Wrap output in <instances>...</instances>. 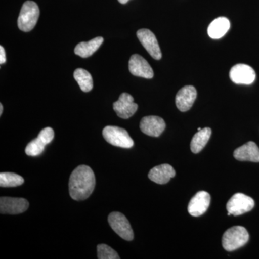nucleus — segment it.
Segmentation results:
<instances>
[{
	"mask_svg": "<svg viewBox=\"0 0 259 259\" xmlns=\"http://www.w3.org/2000/svg\"><path fill=\"white\" fill-rule=\"evenodd\" d=\"M175 175L176 171L175 168L171 165L164 163L153 168L148 173V178L158 185H165Z\"/></svg>",
	"mask_w": 259,
	"mask_h": 259,
	"instance_id": "16",
	"label": "nucleus"
},
{
	"mask_svg": "<svg viewBox=\"0 0 259 259\" xmlns=\"http://www.w3.org/2000/svg\"><path fill=\"white\" fill-rule=\"evenodd\" d=\"M95 185L96 180L93 169L86 165H81L75 168L70 177V196L74 200H85L93 194Z\"/></svg>",
	"mask_w": 259,
	"mask_h": 259,
	"instance_id": "1",
	"label": "nucleus"
},
{
	"mask_svg": "<svg viewBox=\"0 0 259 259\" xmlns=\"http://www.w3.org/2000/svg\"><path fill=\"white\" fill-rule=\"evenodd\" d=\"M235 158L240 161L259 162V148L253 141H249L233 153Z\"/></svg>",
	"mask_w": 259,
	"mask_h": 259,
	"instance_id": "17",
	"label": "nucleus"
},
{
	"mask_svg": "<svg viewBox=\"0 0 259 259\" xmlns=\"http://www.w3.org/2000/svg\"><path fill=\"white\" fill-rule=\"evenodd\" d=\"M255 76L254 69L247 64L235 65L230 71V78L237 84H251L254 82Z\"/></svg>",
	"mask_w": 259,
	"mask_h": 259,
	"instance_id": "8",
	"label": "nucleus"
},
{
	"mask_svg": "<svg viewBox=\"0 0 259 259\" xmlns=\"http://www.w3.org/2000/svg\"><path fill=\"white\" fill-rule=\"evenodd\" d=\"M97 258L99 259H120L115 250L106 244L97 245Z\"/></svg>",
	"mask_w": 259,
	"mask_h": 259,
	"instance_id": "23",
	"label": "nucleus"
},
{
	"mask_svg": "<svg viewBox=\"0 0 259 259\" xmlns=\"http://www.w3.org/2000/svg\"><path fill=\"white\" fill-rule=\"evenodd\" d=\"M140 128L147 136L158 137L166 128V123L163 118L158 116H146L141 120Z\"/></svg>",
	"mask_w": 259,
	"mask_h": 259,
	"instance_id": "13",
	"label": "nucleus"
},
{
	"mask_svg": "<svg viewBox=\"0 0 259 259\" xmlns=\"http://www.w3.org/2000/svg\"><path fill=\"white\" fill-rule=\"evenodd\" d=\"M54 139V131L51 127H46L42 129L36 139L30 141L26 148L25 153L29 156H40L47 145L51 144Z\"/></svg>",
	"mask_w": 259,
	"mask_h": 259,
	"instance_id": "7",
	"label": "nucleus"
},
{
	"mask_svg": "<svg viewBox=\"0 0 259 259\" xmlns=\"http://www.w3.org/2000/svg\"><path fill=\"white\" fill-rule=\"evenodd\" d=\"M40 15V10L35 2L26 1L20 10L18 20V28L23 32H29L35 28Z\"/></svg>",
	"mask_w": 259,
	"mask_h": 259,
	"instance_id": "3",
	"label": "nucleus"
},
{
	"mask_svg": "<svg viewBox=\"0 0 259 259\" xmlns=\"http://www.w3.org/2000/svg\"><path fill=\"white\" fill-rule=\"evenodd\" d=\"M108 223L112 229L122 239L131 241L134 240V233L127 218L122 213L113 212L108 216Z\"/></svg>",
	"mask_w": 259,
	"mask_h": 259,
	"instance_id": "5",
	"label": "nucleus"
},
{
	"mask_svg": "<svg viewBox=\"0 0 259 259\" xmlns=\"http://www.w3.org/2000/svg\"><path fill=\"white\" fill-rule=\"evenodd\" d=\"M211 197L204 191L197 192L191 199L188 205V212L194 217H198L207 212L210 204Z\"/></svg>",
	"mask_w": 259,
	"mask_h": 259,
	"instance_id": "14",
	"label": "nucleus"
},
{
	"mask_svg": "<svg viewBox=\"0 0 259 259\" xmlns=\"http://www.w3.org/2000/svg\"><path fill=\"white\" fill-rule=\"evenodd\" d=\"M29 207L28 200L24 198L3 197L0 198V212L1 214H21Z\"/></svg>",
	"mask_w": 259,
	"mask_h": 259,
	"instance_id": "12",
	"label": "nucleus"
},
{
	"mask_svg": "<svg viewBox=\"0 0 259 259\" xmlns=\"http://www.w3.org/2000/svg\"><path fill=\"white\" fill-rule=\"evenodd\" d=\"M249 240V234L244 227L234 226L225 232L222 244L225 250L233 251L241 248Z\"/></svg>",
	"mask_w": 259,
	"mask_h": 259,
	"instance_id": "2",
	"label": "nucleus"
},
{
	"mask_svg": "<svg viewBox=\"0 0 259 259\" xmlns=\"http://www.w3.org/2000/svg\"><path fill=\"white\" fill-rule=\"evenodd\" d=\"M24 179L20 175L10 172L0 174V187H15L23 185Z\"/></svg>",
	"mask_w": 259,
	"mask_h": 259,
	"instance_id": "22",
	"label": "nucleus"
},
{
	"mask_svg": "<svg viewBox=\"0 0 259 259\" xmlns=\"http://www.w3.org/2000/svg\"><path fill=\"white\" fill-rule=\"evenodd\" d=\"M102 136L107 143L117 147L131 148L134 146L127 131L117 126H107L102 131Z\"/></svg>",
	"mask_w": 259,
	"mask_h": 259,
	"instance_id": "4",
	"label": "nucleus"
},
{
	"mask_svg": "<svg viewBox=\"0 0 259 259\" xmlns=\"http://www.w3.org/2000/svg\"><path fill=\"white\" fill-rule=\"evenodd\" d=\"M254 200L244 194L236 193L227 203L228 215H241L254 207Z\"/></svg>",
	"mask_w": 259,
	"mask_h": 259,
	"instance_id": "6",
	"label": "nucleus"
},
{
	"mask_svg": "<svg viewBox=\"0 0 259 259\" xmlns=\"http://www.w3.org/2000/svg\"><path fill=\"white\" fill-rule=\"evenodd\" d=\"M6 54L4 48L0 47V64H4L6 62Z\"/></svg>",
	"mask_w": 259,
	"mask_h": 259,
	"instance_id": "24",
	"label": "nucleus"
},
{
	"mask_svg": "<svg viewBox=\"0 0 259 259\" xmlns=\"http://www.w3.org/2000/svg\"><path fill=\"white\" fill-rule=\"evenodd\" d=\"M74 77L83 93H89L93 90V79L92 75L87 70L83 69L75 70Z\"/></svg>",
	"mask_w": 259,
	"mask_h": 259,
	"instance_id": "21",
	"label": "nucleus"
},
{
	"mask_svg": "<svg viewBox=\"0 0 259 259\" xmlns=\"http://www.w3.org/2000/svg\"><path fill=\"white\" fill-rule=\"evenodd\" d=\"M197 90L193 86H185L176 95V105L181 112H187L192 107L196 98Z\"/></svg>",
	"mask_w": 259,
	"mask_h": 259,
	"instance_id": "15",
	"label": "nucleus"
},
{
	"mask_svg": "<svg viewBox=\"0 0 259 259\" xmlns=\"http://www.w3.org/2000/svg\"><path fill=\"white\" fill-rule=\"evenodd\" d=\"M211 135H212V130L209 127H204L199 131L192 138L191 141L190 148L191 151L194 153H198L202 151L209 139H210Z\"/></svg>",
	"mask_w": 259,
	"mask_h": 259,
	"instance_id": "20",
	"label": "nucleus"
},
{
	"mask_svg": "<svg viewBox=\"0 0 259 259\" xmlns=\"http://www.w3.org/2000/svg\"><path fill=\"white\" fill-rule=\"evenodd\" d=\"M201 129H202V128H201V127H199V128H198V131H200V130H201Z\"/></svg>",
	"mask_w": 259,
	"mask_h": 259,
	"instance_id": "27",
	"label": "nucleus"
},
{
	"mask_svg": "<svg viewBox=\"0 0 259 259\" xmlns=\"http://www.w3.org/2000/svg\"><path fill=\"white\" fill-rule=\"evenodd\" d=\"M130 0H118L119 3H121V4H126Z\"/></svg>",
	"mask_w": 259,
	"mask_h": 259,
	"instance_id": "25",
	"label": "nucleus"
},
{
	"mask_svg": "<svg viewBox=\"0 0 259 259\" xmlns=\"http://www.w3.org/2000/svg\"><path fill=\"white\" fill-rule=\"evenodd\" d=\"M137 37L151 57L156 60H160L161 59V51L158 45L157 39L151 30L148 29H141L138 30Z\"/></svg>",
	"mask_w": 259,
	"mask_h": 259,
	"instance_id": "9",
	"label": "nucleus"
},
{
	"mask_svg": "<svg viewBox=\"0 0 259 259\" xmlns=\"http://www.w3.org/2000/svg\"><path fill=\"white\" fill-rule=\"evenodd\" d=\"M137 104L135 103L134 97L130 94H121L119 100L113 103V109L118 117L128 119L136 113L138 110Z\"/></svg>",
	"mask_w": 259,
	"mask_h": 259,
	"instance_id": "10",
	"label": "nucleus"
},
{
	"mask_svg": "<svg viewBox=\"0 0 259 259\" xmlns=\"http://www.w3.org/2000/svg\"><path fill=\"white\" fill-rule=\"evenodd\" d=\"M231 26L229 20L225 17H220L214 19L209 24L207 32L209 36L212 39H219L224 36Z\"/></svg>",
	"mask_w": 259,
	"mask_h": 259,
	"instance_id": "19",
	"label": "nucleus"
},
{
	"mask_svg": "<svg viewBox=\"0 0 259 259\" xmlns=\"http://www.w3.org/2000/svg\"><path fill=\"white\" fill-rule=\"evenodd\" d=\"M104 41L103 37H97L89 42H81L75 47L74 53L81 58H88L95 54Z\"/></svg>",
	"mask_w": 259,
	"mask_h": 259,
	"instance_id": "18",
	"label": "nucleus"
},
{
	"mask_svg": "<svg viewBox=\"0 0 259 259\" xmlns=\"http://www.w3.org/2000/svg\"><path fill=\"white\" fill-rule=\"evenodd\" d=\"M3 104H0V115H3Z\"/></svg>",
	"mask_w": 259,
	"mask_h": 259,
	"instance_id": "26",
	"label": "nucleus"
},
{
	"mask_svg": "<svg viewBox=\"0 0 259 259\" xmlns=\"http://www.w3.org/2000/svg\"><path fill=\"white\" fill-rule=\"evenodd\" d=\"M129 71L133 75L145 79H152L154 76L153 70L148 61L139 54L131 56L129 61Z\"/></svg>",
	"mask_w": 259,
	"mask_h": 259,
	"instance_id": "11",
	"label": "nucleus"
}]
</instances>
